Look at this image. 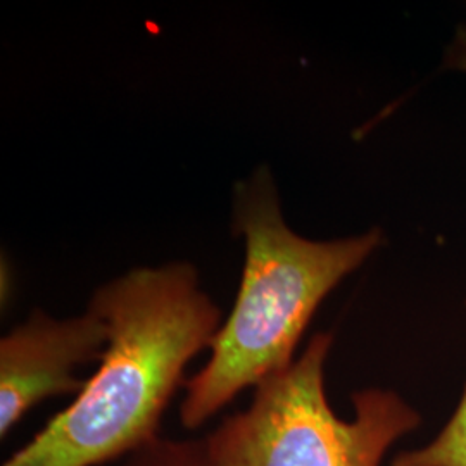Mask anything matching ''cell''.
Instances as JSON below:
<instances>
[{
  "label": "cell",
  "mask_w": 466,
  "mask_h": 466,
  "mask_svg": "<svg viewBox=\"0 0 466 466\" xmlns=\"http://www.w3.org/2000/svg\"><path fill=\"white\" fill-rule=\"evenodd\" d=\"M109 330L97 371L2 466H100L159 435L187 363L211 346L221 311L187 263L138 268L88 304Z\"/></svg>",
  "instance_id": "6da1fadb"
},
{
  "label": "cell",
  "mask_w": 466,
  "mask_h": 466,
  "mask_svg": "<svg viewBox=\"0 0 466 466\" xmlns=\"http://www.w3.org/2000/svg\"><path fill=\"white\" fill-rule=\"evenodd\" d=\"M235 228L246 238V267L232 315L211 340L209 361L185 382L180 418L190 431L240 390L292 367L318 306L385 242L380 228L327 242L292 232L267 169L238 185Z\"/></svg>",
  "instance_id": "7a4b0ae2"
},
{
  "label": "cell",
  "mask_w": 466,
  "mask_h": 466,
  "mask_svg": "<svg viewBox=\"0 0 466 466\" xmlns=\"http://www.w3.org/2000/svg\"><path fill=\"white\" fill-rule=\"evenodd\" d=\"M330 333H317L294 365L256 387L249 408L206 437L213 466H380L420 425L396 392L352 394L354 418L333 413L325 390Z\"/></svg>",
  "instance_id": "3957f363"
},
{
  "label": "cell",
  "mask_w": 466,
  "mask_h": 466,
  "mask_svg": "<svg viewBox=\"0 0 466 466\" xmlns=\"http://www.w3.org/2000/svg\"><path fill=\"white\" fill-rule=\"evenodd\" d=\"M109 340L102 318L56 319L34 311L0 340V435L11 432L34 406L56 396H78L85 382L75 368L100 361Z\"/></svg>",
  "instance_id": "277c9868"
},
{
  "label": "cell",
  "mask_w": 466,
  "mask_h": 466,
  "mask_svg": "<svg viewBox=\"0 0 466 466\" xmlns=\"http://www.w3.org/2000/svg\"><path fill=\"white\" fill-rule=\"evenodd\" d=\"M390 466H466V385L444 431L423 450L400 452Z\"/></svg>",
  "instance_id": "5b68a950"
},
{
  "label": "cell",
  "mask_w": 466,
  "mask_h": 466,
  "mask_svg": "<svg viewBox=\"0 0 466 466\" xmlns=\"http://www.w3.org/2000/svg\"><path fill=\"white\" fill-rule=\"evenodd\" d=\"M123 466H213L206 439L173 441L157 437L130 454Z\"/></svg>",
  "instance_id": "8992f818"
},
{
  "label": "cell",
  "mask_w": 466,
  "mask_h": 466,
  "mask_svg": "<svg viewBox=\"0 0 466 466\" xmlns=\"http://www.w3.org/2000/svg\"><path fill=\"white\" fill-rule=\"evenodd\" d=\"M442 67L466 75V25H461L452 36L450 47L446 49Z\"/></svg>",
  "instance_id": "52a82bcc"
}]
</instances>
